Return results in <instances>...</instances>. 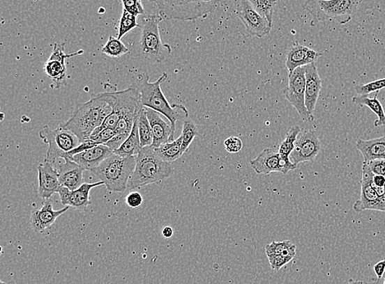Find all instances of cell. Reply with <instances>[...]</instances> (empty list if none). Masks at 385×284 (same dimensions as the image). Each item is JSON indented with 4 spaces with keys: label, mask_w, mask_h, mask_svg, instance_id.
Instances as JSON below:
<instances>
[{
    "label": "cell",
    "mask_w": 385,
    "mask_h": 284,
    "mask_svg": "<svg viewBox=\"0 0 385 284\" xmlns=\"http://www.w3.org/2000/svg\"><path fill=\"white\" fill-rule=\"evenodd\" d=\"M105 92L93 95L89 101L79 104L71 118L63 124V127L75 134L82 143L90 139L114 110L116 101L113 86L105 85Z\"/></svg>",
    "instance_id": "cell-1"
},
{
    "label": "cell",
    "mask_w": 385,
    "mask_h": 284,
    "mask_svg": "<svg viewBox=\"0 0 385 284\" xmlns=\"http://www.w3.org/2000/svg\"><path fill=\"white\" fill-rule=\"evenodd\" d=\"M167 78H168V74L163 73L157 81L151 83L147 74H139L134 86L140 92L144 108L151 109L163 115L168 119L175 134L176 123L178 120H187L189 113L184 105H171L167 100L160 86L161 84L167 80Z\"/></svg>",
    "instance_id": "cell-2"
},
{
    "label": "cell",
    "mask_w": 385,
    "mask_h": 284,
    "mask_svg": "<svg viewBox=\"0 0 385 284\" xmlns=\"http://www.w3.org/2000/svg\"><path fill=\"white\" fill-rule=\"evenodd\" d=\"M174 173V167L156 155L152 146L142 148L137 156L135 170L129 180L130 189L159 184Z\"/></svg>",
    "instance_id": "cell-3"
},
{
    "label": "cell",
    "mask_w": 385,
    "mask_h": 284,
    "mask_svg": "<svg viewBox=\"0 0 385 284\" xmlns=\"http://www.w3.org/2000/svg\"><path fill=\"white\" fill-rule=\"evenodd\" d=\"M163 21L159 13L144 16L140 25L142 32L137 45V53L146 62L160 63L172 53L171 46L161 40L159 25Z\"/></svg>",
    "instance_id": "cell-4"
},
{
    "label": "cell",
    "mask_w": 385,
    "mask_h": 284,
    "mask_svg": "<svg viewBox=\"0 0 385 284\" xmlns=\"http://www.w3.org/2000/svg\"><path fill=\"white\" fill-rule=\"evenodd\" d=\"M137 157H122L114 152L91 172L111 192L123 193L135 170Z\"/></svg>",
    "instance_id": "cell-5"
},
{
    "label": "cell",
    "mask_w": 385,
    "mask_h": 284,
    "mask_svg": "<svg viewBox=\"0 0 385 284\" xmlns=\"http://www.w3.org/2000/svg\"><path fill=\"white\" fill-rule=\"evenodd\" d=\"M361 3L358 0H308L303 8L312 17V26L327 20H338L340 24H346Z\"/></svg>",
    "instance_id": "cell-6"
},
{
    "label": "cell",
    "mask_w": 385,
    "mask_h": 284,
    "mask_svg": "<svg viewBox=\"0 0 385 284\" xmlns=\"http://www.w3.org/2000/svg\"><path fill=\"white\" fill-rule=\"evenodd\" d=\"M159 15L163 20L195 21L216 10L219 1H155Z\"/></svg>",
    "instance_id": "cell-7"
},
{
    "label": "cell",
    "mask_w": 385,
    "mask_h": 284,
    "mask_svg": "<svg viewBox=\"0 0 385 284\" xmlns=\"http://www.w3.org/2000/svg\"><path fill=\"white\" fill-rule=\"evenodd\" d=\"M113 94L116 101L114 110L100 127L93 132V136H96L104 129H114L123 115L140 114L144 109L140 92L134 85L124 90H113Z\"/></svg>",
    "instance_id": "cell-8"
},
{
    "label": "cell",
    "mask_w": 385,
    "mask_h": 284,
    "mask_svg": "<svg viewBox=\"0 0 385 284\" xmlns=\"http://www.w3.org/2000/svg\"><path fill=\"white\" fill-rule=\"evenodd\" d=\"M39 137L49 145L45 159L54 165L59 158H64L68 152L73 150L82 143L80 139L70 130L65 129L63 124L54 129L45 127L39 132Z\"/></svg>",
    "instance_id": "cell-9"
},
{
    "label": "cell",
    "mask_w": 385,
    "mask_h": 284,
    "mask_svg": "<svg viewBox=\"0 0 385 284\" xmlns=\"http://www.w3.org/2000/svg\"><path fill=\"white\" fill-rule=\"evenodd\" d=\"M284 95L286 100L298 111L303 122H314V116L308 113L305 104V69L296 68L289 76V86L285 88Z\"/></svg>",
    "instance_id": "cell-10"
},
{
    "label": "cell",
    "mask_w": 385,
    "mask_h": 284,
    "mask_svg": "<svg viewBox=\"0 0 385 284\" xmlns=\"http://www.w3.org/2000/svg\"><path fill=\"white\" fill-rule=\"evenodd\" d=\"M374 175L368 163L363 162L361 198L354 205L356 212L366 210L385 212V198H379L375 191L373 184Z\"/></svg>",
    "instance_id": "cell-11"
},
{
    "label": "cell",
    "mask_w": 385,
    "mask_h": 284,
    "mask_svg": "<svg viewBox=\"0 0 385 284\" xmlns=\"http://www.w3.org/2000/svg\"><path fill=\"white\" fill-rule=\"evenodd\" d=\"M250 166L259 175H269L273 172L287 175L296 168L291 160H285L278 152L272 148H266L259 153L256 159L250 161Z\"/></svg>",
    "instance_id": "cell-12"
},
{
    "label": "cell",
    "mask_w": 385,
    "mask_h": 284,
    "mask_svg": "<svg viewBox=\"0 0 385 284\" xmlns=\"http://www.w3.org/2000/svg\"><path fill=\"white\" fill-rule=\"evenodd\" d=\"M322 149V143L314 130H301L296 141L290 159L294 164L313 162Z\"/></svg>",
    "instance_id": "cell-13"
},
{
    "label": "cell",
    "mask_w": 385,
    "mask_h": 284,
    "mask_svg": "<svg viewBox=\"0 0 385 284\" xmlns=\"http://www.w3.org/2000/svg\"><path fill=\"white\" fill-rule=\"evenodd\" d=\"M236 15L243 22V25L250 36L263 38L270 33L272 27L269 24L266 18H264L255 10L252 4L248 0L240 2V6Z\"/></svg>",
    "instance_id": "cell-14"
},
{
    "label": "cell",
    "mask_w": 385,
    "mask_h": 284,
    "mask_svg": "<svg viewBox=\"0 0 385 284\" xmlns=\"http://www.w3.org/2000/svg\"><path fill=\"white\" fill-rule=\"evenodd\" d=\"M105 185L102 181L94 184L84 183L80 188L71 191L60 187L59 194L61 203L65 207H73L77 210H84L91 204L90 194L93 189Z\"/></svg>",
    "instance_id": "cell-15"
},
{
    "label": "cell",
    "mask_w": 385,
    "mask_h": 284,
    "mask_svg": "<svg viewBox=\"0 0 385 284\" xmlns=\"http://www.w3.org/2000/svg\"><path fill=\"white\" fill-rule=\"evenodd\" d=\"M38 194L40 198L49 200L54 194H58L61 185L59 184L56 166L45 160L38 166Z\"/></svg>",
    "instance_id": "cell-16"
},
{
    "label": "cell",
    "mask_w": 385,
    "mask_h": 284,
    "mask_svg": "<svg viewBox=\"0 0 385 284\" xmlns=\"http://www.w3.org/2000/svg\"><path fill=\"white\" fill-rule=\"evenodd\" d=\"M151 125L153 144L157 148L163 144L175 141L171 124L167 123L164 116L151 109L145 108Z\"/></svg>",
    "instance_id": "cell-17"
},
{
    "label": "cell",
    "mask_w": 385,
    "mask_h": 284,
    "mask_svg": "<svg viewBox=\"0 0 385 284\" xmlns=\"http://www.w3.org/2000/svg\"><path fill=\"white\" fill-rule=\"evenodd\" d=\"M69 207H65L61 210H54L52 203L46 201L43 207L36 208L31 213V226L36 232H43L50 229L59 216L67 212Z\"/></svg>",
    "instance_id": "cell-18"
},
{
    "label": "cell",
    "mask_w": 385,
    "mask_h": 284,
    "mask_svg": "<svg viewBox=\"0 0 385 284\" xmlns=\"http://www.w3.org/2000/svg\"><path fill=\"white\" fill-rule=\"evenodd\" d=\"M305 69V104L308 113L313 115L322 88V81L318 73L317 63L308 65Z\"/></svg>",
    "instance_id": "cell-19"
},
{
    "label": "cell",
    "mask_w": 385,
    "mask_h": 284,
    "mask_svg": "<svg viewBox=\"0 0 385 284\" xmlns=\"http://www.w3.org/2000/svg\"><path fill=\"white\" fill-rule=\"evenodd\" d=\"M322 55L321 53L317 52L307 46L296 44L292 46L287 54L286 68L289 70V74L293 73L296 68L317 63Z\"/></svg>",
    "instance_id": "cell-20"
},
{
    "label": "cell",
    "mask_w": 385,
    "mask_h": 284,
    "mask_svg": "<svg viewBox=\"0 0 385 284\" xmlns=\"http://www.w3.org/2000/svg\"><path fill=\"white\" fill-rule=\"evenodd\" d=\"M63 163H60L56 166L59 172V184L62 187L74 191L81 187L84 184L83 173L85 169L77 164V163L64 159Z\"/></svg>",
    "instance_id": "cell-21"
},
{
    "label": "cell",
    "mask_w": 385,
    "mask_h": 284,
    "mask_svg": "<svg viewBox=\"0 0 385 284\" xmlns=\"http://www.w3.org/2000/svg\"><path fill=\"white\" fill-rule=\"evenodd\" d=\"M112 153L113 151L109 147L102 144V145L78 153V155L73 156L70 160L77 163L85 171H91L98 167L105 159H107Z\"/></svg>",
    "instance_id": "cell-22"
},
{
    "label": "cell",
    "mask_w": 385,
    "mask_h": 284,
    "mask_svg": "<svg viewBox=\"0 0 385 284\" xmlns=\"http://www.w3.org/2000/svg\"><path fill=\"white\" fill-rule=\"evenodd\" d=\"M356 148L364 157V162H370L375 160H385V136L364 141L357 139Z\"/></svg>",
    "instance_id": "cell-23"
},
{
    "label": "cell",
    "mask_w": 385,
    "mask_h": 284,
    "mask_svg": "<svg viewBox=\"0 0 385 284\" xmlns=\"http://www.w3.org/2000/svg\"><path fill=\"white\" fill-rule=\"evenodd\" d=\"M65 59L49 58L45 64V72L52 80V88H59L66 84L67 67Z\"/></svg>",
    "instance_id": "cell-24"
},
{
    "label": "cell",
    "mask_w": 385,
    "mask_h": 284,
    "mask_svg": "<svg viewBox=\"0 0 385 284\" xmlns=\"http://www.w3.org/2000/svg\"><path fill=\"white\" fill-rule=\"evenodd\" d=\"M140 136H139L137 119L131 134L117 150L113 152L122 157H137L142 150Z\"/></svg>",
    "instance_id": "cell-25"
},
{
    "label": "cell",
    "mask_w": 385,
    "mask_h": 284,
    "mask_svg": "<svg viewBox=\"0 0 385 284\" xmlns=\"http://www.w3.org/2000/svg\"><path fill=\"white\" fill-rule=\"evenodd\" d=\"M378 93L374 97L369 96H355L352 97V102L356 105L365 106L377 116V120L375 122V127H379L385 125V111L384 106L378 100Z\"/></svg>",
    "instance_id": "cell-26"
},
{
    "label": "cell",
    "mask_w": 385,
    "mask_h": 284,
    "mask_svg": "<svg viewBox=\"0 0 385 284\" xmlns=\"http://www.w3.org/2000/svg\"><path fill=\"white\" fill-rule=\"evenodd\" d=\"M183 139L179 137L175 141L163 144L155 148L156 155L165 162L171 163L179 159L183 155L182 152Z\"/></svg>",
    "instance_id": "cell-27"
},
{
    "label": "cell",
    "mask_w": 385,
    "mask_h": 284,
    "mask_svg": "<svg viewBox=\"0 0 385 284\" xmlns=\"http://www.w3.org/2000/svg\"><path fill=\"white\" fill-rule=\"evenodd\" d=\"M301 132V129L299 125H294L286 134L284 141L280 143V148H278V153L284 159L291 160V153L294 151L296 139H298Z\"/></svg>",
    "instance_id": "cell-28"
},
{
    "label": "cell",
    "mask_w": 385,
    "mask_h": 284,
    "mask_svg": "<svg viewBox=\"0 0 385 284\" xmlns=\"http://www.w3.org/2000/svg\"><path fill=\"white\" fill-rule=\"evenodd\" d=\"M139 136L142 148L152 146L153 136L149 120L147 118L146 111L144 108L137 118Z\"/></svg>",
    "instance_id": "cell-29"
},
{
    "label": "cell",
    "mask_w": 385,
    "mask_h": 284,
    "mask_svg": "<svg viewBox=\"0 0 385 284\" xmlns=\"http://www.w3.org/2000/svg\"><path fill=\"white\" fill-rule=\"evenodd\" d=\"M296 253V246L291 241L276 242L266 246V255H282L285 257L294 258Z\"/></svg>",
    "instance_id": "cell-30"
},
{
    "label": "cell",
    "mask_w": 385,
    "mask_h": 284,
    "mask_svg": "<svg viewBox=\"0 0 385 284\" xmlns=\"http://www.w3.org/2000/svg\"><path fill=\"white\" fill-rule=\"evenodd\" d=\"M101 52L110 58H119L129 53V49L117 37L110 36L107 42L102 48Z\"/></svg>",
    "instance_id": "cell-31"
},
{
    "label": "cell",
    "mask_w": 385,
    "mask_h": 284,
    "mask_svg": "<svg viewBox=\"0 0 385 284\" xmlns=\"http://www.w3.org/2000/svg\"><path fill=\"white\" fill-rule=\"evenodd\" d=\"M250 3L255 10L259 15L266 18L269 24L272 27L273 13H275V8L277 3L276 0H250Z\"/></svg>",
    "instance_id": "cell-32"
},
{
    "label": "cell",
    "mask_w": 385,
    "mask_h": 284,
    "mask_svg": "<svg viewBox=\"0 0 385 284\" xmlns=\"http://www.w3.org/2000/svg\"><path fill=\"white\" fill-rule=\"evenodd\" d=\"M198 134L197 125L195 123L194 120L189 118L185 120L183 125L182 136H181L183 139L182 152L183 155L188 152L190 145Z\"/></svg>",
    "instance_id": "cell-33"
},
{
    "label": "cell",
    "mask_w": 385,
    "mask_h": 284,
    "mask_svg": "<svg viewBox=\"0 0 385 284\" xmlns=\"http://www.w3.org/2000/svg\"><path fill=\"white\" fill-rule=\"evenodd\" d=\"M140 26L137 22V17L132 15L126 10H123L121 18L119 23V30L117 38L120 40L123 36L129 33L134 28Z\"/></svg>",
    "instance_id": "cell-34"
},
{
    "label": "cell",
    "mask_w": 385,
    "mask_h": 284,
    "mask_svg": "<svg viewBox=\"0 0 385 284\" xmlns=\"http://www.w3.org/2000/svg\"><path fill=\"white\" fill-rule=\"evenodd\" d=\"M385 88V77L371 81L363 85H356L355 90L358 96H368L373 93H378Z\"/></svg>",
    "instance_id": "cell-35"
},
{
    "label": "cell",
    "mask_w": 385,
    "mask_h": 284,
    "mask_svg": "<svg viewBox=\"0 0 385 284\" xmlns=\"http://www.w3.org/2000/svg\"><path fill=\"white\" fill-rule=\"evenodd\" d=\"M122 3L124 10L131 13L133 16L138 17L139 16H146L148 14L144 8L141 0H123Z\"/></svg>",
    "instance_id": "cell-36"
},
{
    "label": "cell",
    "mask_w": 385,
    "mask_h": 284,
    "mask_svg": "<svg viewBox=\"0 0 385 284\" xmlns=\"http://www.w3.org/2000/svg\"><path fill=\"white\" fill-rule=\"evenodd\" d=\"M269 262H270L271 269L273 271H280L285 265L289 264L294 258L285 257L282 255H267Z\"/></svg>",
    "instance_id": "cell-37"
},
{
    "label": "cell",
    "mask_w": 385,
    "mask_h": 284,
    "mask_svg": "<svg viewBox=\"0 0 385 284\" xmlns=\"http://www.w3.org/2000/svg\"><path fill=\"white\" fill-rule=\"evenodd\" d=\"M98 145V143L91 141V139H87V141L82 142L80 145H79L76 148H74L73 150L68 152L67 155L64 156L63 159L70 160L73 156L78 155V153L85 152L88 150V149H91Z\"/></svg>",
    "instance_id": "cell-38"
},
{
    "label": "cell",
    "mask_w": 385,
    "mask_h": 284,
    "mask_svg": "<svg viewBox=\"0 0 385 284\" xmlns=\"http://www.w3.org/2000/svg\"><path fill=\"white\" fill-rule=\"evenodd\" d=\"M115 136V133L114 129H104L102 130L99 134H96V136H92L89 139L97 143L99 145L102 144L107 143Z\"/></svg>",
    "instance_id": "cell-39"
},
{
    "label": "cell",
    "mask_w": 385,
    "mask_h": 284,
    "mask_svg": "<svg viewBox=\"0 0 385 284\" xmlns=\"http://www.w3.org/2000/svg\"><path fill=\"white\" fill-rule=\"evenodd\" d=\"M225 147L229 153H236L243 148V141L239 137H229L225 141Z\"/></svg>",
    "instance_id": "cell-40"
},
{
    "label": "cell",
    "mask_w": 385,
    "mask_h": 284,
    "mask_svg": "<svg viewBox=\"0 0 385 284\" xmlns=\"http://www.w3.org/2000/svg\"><path fill=\"white\" fill-rule=\"evenodd\" d=\"M125 202L130 208L137 209L141 207L143 203V197L140 193L134 191V192L129 193L127 195Z\"/></svg>",
    "instance_id": "cell-41"
},
{
    "label": "cell",
    "mask_w": 385,
    "mask_h": 284,
    "mask_svg": "<svg viewBox=\"0 0 385 284\" xmlns=\"http://www.w3.org/2000/svg\"><path fill=\"white\" fill-rule=\"evenodd\" d=\"M368 163L371 172L375 175H382L385 178V160H375Z\"/></svg>",
    "instance_id": "cell-42"
},
{
    "label": "cell",
    "mask_w": 385,
    "mask_h": 284,
    "mask_svg": "<svg viewBox=\"0 0 385 284\" xmlns=\"http://www.w3.org/2000/svg\"><path fill=\"white\" fill-rule=\"evenodd\" d=\"M374 272L377 274V278H383L385 274V258L375 265Z\"/></svg>",
    "instance_id": "cell-43"
},
{
    "label": "cell",
    "mask_w": 385,
    "mask_h": 284,
    "mask_svg": "<svg viewBox=\"0 0 385 284\" xmlns=\"http://www.w3.org/2000/svg\"><path fill=\"white\" fill-rule=\"evenodd\" d=\"M373 183L379 188H384L385 184V178L382 175H374Z\"/></svg>",
    "instance_id": "cell-44"
},
{
    "label": "cell",
    "mask_w": 385,
    "mask_h": 284,
    "mask_svg": "<svg viewBox=\"0 0 385 284\" xmlns=\"http://www.w3.org/2000/svg\"><path fill=\"white\" fill-rule=\"evenodd\" d=\"M162 235H163L165 239H170V237H173L174 235L173 228L170 226L165 227L164 229L162 230Z\"/></svg>",
    "instance_id": "cell-45"
},
{
    "label": "cell",
    "mask_w": 385,
    "mask_h": 284,
    "mask_svg": "<svg viewBox=\"0 0 385 284\" xmlns=\"http://www.w3.org/2000/svg\"><path fill=\"white\" fill-rule=\"evenodd\" d=\"M383 278H377V281L372 283L365 282L364 284H382Z\"/></svg>",
    "instance_id": "cell-46"
},
{
    "label": "cell",
    "mask_w": 385,
    "mask_h": 284,
    "mask_svg": "<svg viewBox=\"0 0 385 284\" xmlns=\"http://www.w3.org/2000/svg\"><path fill=\"white\" fill-rule=\"evenodd\" d=\"M364 281H354V279H351V281L347 284H364Z\"/></svg>",
    "instance_id": "cell-47"
},
{
    "label": "cell",
    "mask_w": 385,
    "mask_h": 284,
    "mask_svg": "<svg viewBox=\"0 0 385 284\" xmlns=\"http://www.w3.org/2000/svg\"><path fill=\"white\" fill-rule=\"evenodd\" d=\"M382 284H385V274H384V276L383 277Z\"/></svg>",
    "instance_id": "cell-48"
},
{
    "label": "cell",
    "mask_w": 385,
    "mask_h": 284,
    "mask_svg": "<svg viewBox=\"0 0 385 284\" xmlns=\"http://www.w3.org/2000/svg\"><path fill=\"white\" fill-rule=\"evenodd\" d=\"M0 284H7V283H4V282H3V281H0Z\"/></svg>",
    "instance_id": "cell-49"
},
{
    "label": "cell",
    "mask_w": 385,
    "mask_h": 284,
    "mask_svg": "<svg viewBox=\"0 0 385 284\" xmlns=\"http://www.w3.org/2000/svg\"><path fill=\"white\" fill-rule=\"evenodd\" d=\"M384 191H385V184H384Z\"/></svg>",
    "instance_id": "cell-50"
}]
</instances>
